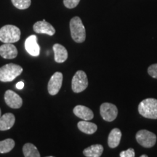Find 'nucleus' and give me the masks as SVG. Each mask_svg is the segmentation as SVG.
Segmentation results:
<instances>
[{
  "label": "nucleus",
  "mask_w": 157,
  "mask_h": 157,
  "mask_svg": "<svg viewBox=\"0 0 157 157\" xmlns=\"http://www.w3.org/2000/svg\"><path fill=\"white\" fill-rule=\"evenodd\" d=\"M0 117H1V109H0Z\"/></svg>",
  "instance_id": "obj_27"
},
{
  "label": "nucleus",
  "mask_w": 157,
  "mask_h": 157,
  "mask_svg": "<svg viewBox=\"0 0 157 157\" xmlns=\"http://www.w3.org/2000/svg\"><path fill=\"white\" fill-rule=\"evenodd\" d=\"M0 56L5 59H13L17 56L16 47L12 43H5L0 46Z\"/></svg>",
  "instance_id": "obj_12"
},
{
  "label": "nucleus",
  "mask_w": 157,
  "mask_h": 157,
  "mask_svg": "<svg viewBox=\"0 0 157 157\" xmlns=\"http://www.w3.org/2000/svg\"><path fill=\"white\" fill-rule=\"evenodd\" d=\"M137 142L144 148H151L156 144V135L146 129H141L136 133Z\"/></svg>",
  "instance_id": "obj_5"
},
{
  "label": "nucleus",
  "mask_w": 157,
  "mask_h": 157,
  "mask_svg": "<svg viewBox=\"0 0 157 157\" xmlns=\"http://www.w3.org/2000/svg\"><path fill=\"white\" fill-rule=\"evenodd\" d=\"M23 72L21 66L14 63H8L0 68V81L10 82L20 76Z\"/></svg>",
  "instance_id": "obj_3"
},
{
  "label": "nucleus",
  "mask_w": 157,
  "mask_h": 157,
  "mask_svg": "<svg viewBox=\"0 0 157 157\" xmlns=\"http://www.w3.org/2000/svg\"><path fill=\"white\" fill-rule=\"evenodd\" d=\"M78 128L82 132L87 135H93L98 129V127L95 124L90 122V121L83 120L78 122Z\"/></svg>",
  "instance_id": "obj_17"
},
{
  "label": "nucleus",
  "mask_w": 157,
  "mask_h": 157,
  "mask_svg": "<svg viewBox=\"0 0 157 157\" xmlns=\"http://www.w3.org/2000/svg\"><path fill=\"white\" fill-rule=\"evenodd\" d=\"M148 73L151 77L157 78V63L153 64L148 68Z\"/></svg>",
  "instance_id": "obj_23"
},
{
  "label": "nucleus",
  "mask_w": 157,
  "mask_h": 157,
  "mask_svg": "<svg viewBox=\"0 0 157 157\" xmlns=\"http://www.w3.org/2000/svg\"><path fill=\"white\" fill-rule=\"evenodd\" d=\"M101 116L106 121H113L117 119L118 109L114 104L110 103H103L100 108Z\"/></svg>",
  "instance_id": "obj_7"
},
{
  "label": "nucleus",
  "mask_w": 157,
  "mask_h": 157,
  "mask_svg": "<svg viewBox=\"0 0 157 157\" xmlns=\"http://www.w3.org/2000/svg\"><path fill=\"white\" fill-rule=\"evenodd\" d=\"M23 152L25 157H39L40 154L36 147L32 143H25L23 147Z\"/></svg>",
  "instance_id": "obj_19"
},
{
  "label": "nucleus",
  "mask_w": 157,
  "mask_h": 157,
  "mask_svg": "<svg viewBox=\"0 0 157 157\" xmlns=\"http://www.w3.org/2000/svg\"><path fill=\"white\" fill-rule=\"evenodd\" d=\"M74 113L76 117L80 118L81 119L86 121H90L93 119L94 113L91 109L84 105H78L74 107L73 110Z\"/></svg>",
  "instance_id": "obj_13"
},
{
  "label": "nucleus",
  "mask_w": 157,
  "mask_h": 157,
  "mask_svg": "<svg viewBox=\"0 0 157 157\" xmlns=\"http://www.w3.org/2000/svg\"><path fill=\"white\" fill-rule=\"evenodd\" d=\"M15 141L11 138L0 141V154H6L11 151L15 147Z\"/></svg>",
  "instance_id": "obj_20"
},
{
  "label": "nucleus",
  "mask_w": 157,
  "mask_h": 157,
  "mask_svg": "<svg viewBox=\"0 0 157 157\" xmlns=\"http://www.w3.org/2000/svg\"><path fill=\"white\" fill-rule=\"evenodd\" d=\"M15 121V116L11 113H7L0 117V131H6L13 127Z\"/></svg>",
  "instance_id": "obj_15"
},
{
  "label": "nucleus",
  "mask_w": 157,
  "mask_h": 157,
  "mask_svg": "<svg viewBox=\"0 0 157 157\" xmlns=\"http://www.w3.org/2000/svg\"><path fill=\"white\" fill-rule=\"evenodd\" d=\"M33 29L37 34H45L49 36H53L56 34V29H54V27L50 23L47 22L45 20L35 23Z\"/></svg>",
  "instance_id": "obj_11"
},
{
  "label": "nucleus",
  "mask_w": 157,
  "mask_h": 157,
  "mask_svg": "<svg viewBox=\"0 0 157 157\" xmlns=\"http://www.w3.org/2000/svg\"><path fill=\"white\" fill-rule=\"evenodd\" d=\"M56 62L61 63L67 60L68 51L66 48L60 44H55L52 47Z\"/></svg>",
  "instance_id": "obj_14"
},
{
  "label": "nucleus",
  "mask_w": 157,
  "mask_h": 157,
  "mask_svg": "<svg viewBox=\"0 0 157 157\" xmlns=\"http://www.w3.org/2000/svg\"><path fill=\"white\" fill-rule=\"evenodd\" d=\"M121 138V132L120 129L114 128L109 133L108 137V144L111 148H115L119 146Z\"/></svg>",
  "instance_id": "obj_16"
},
{
  "label": "nucleus",
  "mask_w": 157,
  "mask_h": 157,
  "mask_svg": "<svg viewBox=\"0 0 157 157\" xmlns=\"http://www.w3.org/2000/svg\"><path fill=\"white\" fill-rule=\"evenodd\" d=\"M63 78V74L58 71L56 72L51 76L48 85V90L50 95H56L59 93L62 87Z\"/></svg>",
  "instance_id": "obj_8"
},
{
  "label": "nucleus",
  "mask_w": 157,
  "mask_h": 157,
  "mask_svg": "<svg viewBox=\"0 0 157 157\" xmlns=\"http://www.w3.org/2000/svg\"><path fill=\"white\" fill-rule=\"evenodd\" d=\"M13 5L19 10L28 9L30 7L31 0H11Z\"/></svg>",
  "instance_id": "obj_21"
},
{
  "label": "nucleus",
  "mask_w": 157,
  "mask_h": 157,
  "mask_svg": "<svg viewBox=\"0 0 157 157\" xmlns=\"http://www.w3.org/2000/svg\"><path fill=\"white\" fill-rule=\"evenodd\" d=\"M24 87V83L23 82H19L16 84V88L18 90H22Z\"/></svg>",
  "instance_id": "obj_25"
},
{
  "label": "nucleus",
  "mask_w": 157,
  "mask_h": 157,
  "mask_svg": "<svg viewBox=\"0 0 157 157\" xmlns=\"http://www.w3.org/2000/svg\"><path fill=\"white\" fill-rule=\"evenodd\" d=\"M80 0H63L65 7L68 9H73L78 5Z\"/></svg>",
  "instance_id": "obj_22"
},
{
  "label": "nucleus",
  "mask_w": 157,
  "mask_h": 157,
  "mask_svg": "<svg viewBox=\"0 0 157 157\" xmlns=\"http://www.w3.org/2000/svg\"><path fill=\"white\" fill-rule=\"evenodd\" d=\"M103 152V147L101 144H95L83 151V154L87 157H100Z\"/></svg>",
  "instance_id": "obj_18"
},
{
  "label": "nucleus",
  "mask_w": 157,
  "mask_h": 157,
  "mask_svg": "<svg viewBox=\"0 0 157 157\" xmlns=\"http://www.w3.org/2000/svg\"><path fill=\"white\" fill-rule=\"evenodd\" d=\"M121 157H135V151L133 148H128L126 151H123L120 153Z\"/></svg>",
  "instance_id": "obj_24"
},
{
  "label": "nucleus",
  "mask_w": 157,
  "mask_h": 157,
  "mask_svg": "<svg viewBox=\"0 0 157 157\" xmlns=\"http://www.w3.org/2000/svg\"><path fill=\"white\" fill-rule=\"evenodd\" d=\"M5 103L12 109H20L23 105V100L13 90H7L5 94Z\"/></svg>",
  "instance_id": "obj_9"
},
{
  "label": "nucleus",
  "mask_w": 157,
  "mask_h": 157,
  "mask_svg": "<svg viewBox=\"0 0 157 157\" xmlns=\"http://www.w3.org/2000/svg\"><path fill=\"white\" fill-rule=\"evenodd\" d=\"M25 50L31 56L36 57L40 53V47L37 42L36 35H31L25 41Z\"/></svg>",
  "instance_id": "obj_10"
},
{
  "label": "nucleus",
  "mask_w": 157,
  "mask_h": 157,
  "mask_svg": "<svg viewBox=\"0 0 157 157\" xmlns=\"http://www.w3.org/2000/svg\"><path fill=\"white\" fill-rule=\"evenodd\" d=\"M71 35L74 42L76 43H82L86 39L85 27L82 23L79 17L76 16L70 21Z\"/></svg>",
  "instance_id": "obj_2"
},
{
  "label": "nucleus",
  "mask_w": 157,
  "mask_h": 157,
  "mask_svg": "<svg viewBox=\"0 0 157 157\" xmlns=\"http://www.w3.org/2000/svg\"><path fill=\"white\" fill-rule=\"evenodd\" d=\"M21 30L13 25H5L0 29V41L3 43H15L20 40Z\"/></svg>",
  "instance_id": "obj_4"
},
{
  "label": "nucleus",
  "mask_w": 157,
  "mask_h": 157,
  "mask_svg": "<svg viewBox=\"0 0 157 157\" xmlns=\"http://www.w3.org/2000/svg\"><path fill=\"white\" fill-rule=\"evenodd\" d=\"M140 157H148V156H147V155H141L140 156Z\"/></svg>",
  "instance_id": "obj_26"
},
{
  "label": "nucleus",
  "mask_w": 157,
  "mask_h": 157,
  "mask_svg": "<svg viewBox=\"0 0 157 157\" xmlns=\"http://www.w3.org/2000/svg\"><path fill=\"white\" fill-rule=\"evenodd\" d=\"M138 112L143 117L151 119H157V100L146 98L140 103Z\"/></svg>",
  "instance_id": "obj_1"
},
{
  "label": "nucleus",
  "mask_w": 157,
  "mask_h": 157,
  "mask_svg": "<svg viewBox=\"0 0 157 157\" xmlns=\"http://www.w3.org/2000/svg\"><path fill=\"white\" fill-rule=\"evenodd\" d=\"M87 86L88 79L85 72L81 70L76 71L71 81L72 90L76 93H81L87 89Z\"/></svg>",
  "instance_id": "obj_6"
}]
</instances>
